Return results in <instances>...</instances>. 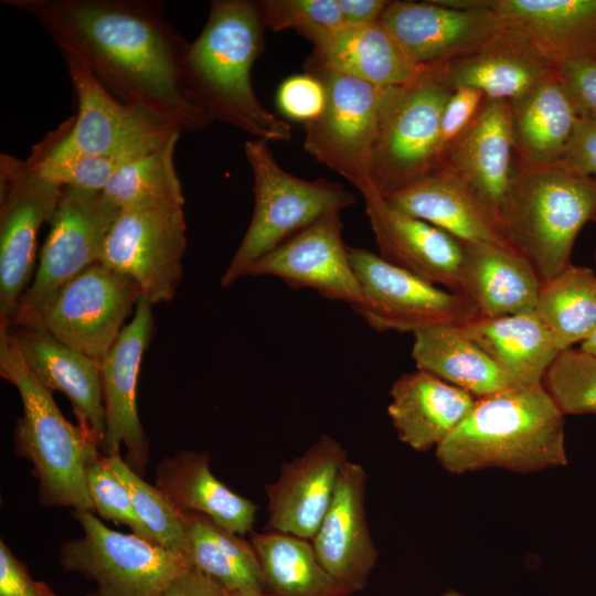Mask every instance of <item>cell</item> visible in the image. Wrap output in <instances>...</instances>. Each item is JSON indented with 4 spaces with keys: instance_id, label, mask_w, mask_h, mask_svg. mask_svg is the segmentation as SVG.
I'll return each instance as SVG.
<instances>
[{
    "instance_id": "obj_3",
    "label": "cell",
    "mask_w": 596,
    "mask_h": 596,
    "mask_svg": "<svg viewBox=\"0 0 596 596\" xmlns=\"http://www.w3.org/2000/svg\"><path fill=\"white\" fill-rule=\"evenodd\" d=\"M439 465L462 475L486 469L538 472L567 464L564 415L543 385H519L477 398L435 449Z\"/></svg>"
},
{
    "instance_id": "obj_37",
    "label": "cell",
    "mask_w": 596,
    "mask_h": 596,
    "mask_svg": "<svg viewBox=\"0 0 596 596\" xmlns=\"http://www.w3.org/2000/svg\"><path fill=\"white\" fill-rule=\"evenodd\" d=\"M180 132H173L156 148L123 166L108 181L104 195L119 209L147 200L184 205L174 166Z\"/></svg>"
},
{
    "instance_id": "obj_25",
    "label": "cell",
    "mask_w": 596,
    "mask_h": 596,
    "mask_svg": "<svg viewBox=\"0 0 596 596\" xmlns=\"http://www.w3.org/2000/svg\"><path fill=\"white\" fill-rule=\"evenodd\" d=\"M393 207L423 220L464 244H508L497 214L446 164L384 198Z\"/></svg>"
},
{
    "instance_id": "obj_1",
    "label": "cell",
    "mask_w": 596,
    "mask_h": 596,
    "mask_svg": "<svg viewBox=\"0 0 596 596\" xmlns=\"http://www.w3.org/2000/svg\"><path fill=\"white\" fill-rule=\"evenodd\" d=\"M34 18L63 56L84 65L120 103L182 132L212 121L188 99L190 43L158 0H2Z\"/></svg>"
},
{
    "instance_id": "obj_41",
    "label": "cell",
    "mask_w": 596,
    "mask_h": 596,
    "mask_svg": "<svg viewBox=\"0 0 596 596\" xmlns=\"http://www.w3.org/2000/svg\"><path fill=\"white\" fill-rule=\"evenodd\" d=\"M265 28L272 31L292 29L304 38L343 24L337 0L258 1Z\"/></svg>"
},
{
    "instance_id": "obj_30",
    "label": "cell",
    "mask_w": 596,
    "mask_h": 596,
    "mask_svg": "<svg viewBox=\"0 0 596 596\" xmlns=\"http://www.w3.org/2000/svg\"><path fill=\"white\" fill-rule=\"evenodd\" d=\"M156 483L182 513L203 514L242 536L253 531L257 505L212 473L206 451L183 450L163 459L157 468Z\"/></svg>"
},
{
    "instance_id": "obj_52",
    "label": "cell",
    "mask_w": 596,
    "mask_h": 596,
    "mask_svg": "<svg viewBox=\"0 0 596 596\" xmlns=\"http://www.w3.org/2000/svg\"><path fill=\"white\" fill-rule=\"evenodd\" d=\"M86 596H94V595H93V594H88V595H86Z\"/></svg>"
},
{
    "instance_id": "obj_44",
    "label": "cell",
    "mask_w": 596,
    "mask_h": 596,
    "mask_svg": "<svg viewBox=\"0 0 596 596\" xmlns=\"http://www.w3.org/2000/svg\"><path fill=\"white\" fill-rule=\"evenodd\" d=\"M556 77L579 115L596 117V60H575L556 66Z\"/></svg>"
},
{
    "instance_id": "obj_6",
    "label": "cell",
    "mask_w": 596,
    "mask_h": 596,
    "mask_svg": "<svg viewBox=\"0 0 596 596\" xmlns=\"http://www.w3.org/2000/svg\"><path fill=\"white\" fill-rule=\"evenodd\" d=\"M244 152L254 178V211L221 277L222 287L247 276L257 260L320 219L341 213L356 202L355 195L341 183L305 180L284 170L265 140H247Z\"/></svg>"
},
{
    "instance_id": "obj_28",
    "label": "cell",
    "mask_w": 596,
    "mask_h": 596,
    "mask_svg": "<svg viewBox=\"0 0 596 596\" xmlns=\"http://www.w3.org/2000/svg\"><path fill=\"white\" fill-rule=\"evenodd\" d=\"M476 401L471 394L416 369L392 384L387 415L403 444L427 451L436 449L465 421Z\"/></svg>"
},
{
    "instance_id": "obj_17",
    "label": "cell",
    "mask_w": 596,
    "mask_h": 596,
    "mask_svg": "<svg viewBox=\"0 0 596 596\" xmlns=\"http://www.w3.org/2000/svg\"><path fill=\"white\" fill-rule=\"evenodd\" d=\"M152 306L140 297L131 320L102 360L106 426L102 450L107 457L120 455L124 444L128 465L137 472H143L148 461V439L137 408V386L141 361L155 332Z\"/></svg>"
},
{
    "instance_id": "obj_8",
    "label": "cell",
    "mask_w": 596,
    "mask_h": 596,
    "mask_svg": "<svg viewBox=\"0 0 596 596\" xmlns=\"http://www.w3.org/2000/svg\"><path fill=\"white\" fill-rule=\"evenodd\" d=\"M306 71L322 82L326 105L317 119L305 124V150L349 181L364 202L381 195L372 167L383 87L329 68L312 56Z\"/></svg>"
},
{
    "instance_id": "obj_9",
    "label": "cell",
    "mask_w": 596,
    "mask_h": 596,
    "mask_svg": "<svg viewBox=\"0 0 596 596\" xmlns=\"http://www.w3.org/2000/svg\"><path fill=\"white\" fill-rule=\"evenodd\" d=\"M141 296L139 286L131 278L97 263L10 326L39 329L102 361L117 341Z\"/></svg>"
},
{
    "instance_id": "obj_20",
    "label": "cell",
    "mask_w": 596,
    "mask_h": 596,
    "mask_svg": "<svg viewBox=\"0 0 596 596\" xmlns=\"http://www.w3.org/2000/svg\"><path fill=\"white\" fill-rule=\"evenodd\" d=\"M365 493L364 468L348 459L330 507L310 540L321 565L351 595L365 587L379 560L368 524Z\"/></svg>"
},
{
    "instance_id": "obj_10",
    "label": "cell",
    "mask_w": 596,
    "mask_h": 596,
    "mask_svg": "<svg viewBox=\"0 0 596 596\" xmlns=\"http://www.w3.org/2000/svg\"><path fill=\"white\" fill-rule=\"evenodd\" d=\"M83 536L62 544L60 562L95 583L94 596H161L191 568L184 555L134 533L106 526L94 512L74 510Z\"/></svg>"
},
{
    "instance_id": "obj_7",
    "label": "cell",
    "mask_w": 596,
    "mask_h": 596,
    "mask_svg": "<svg viewBox=\"0 0 596 596\" xmlns=\"http://www.w3.org/2000/svg\"><path fill=\"white\" fill-rule=\"evenodd\" d=\"M446 64L423 66L409 82L383 87L372 175L385 198L436 166L444 107L454 92Z\"/></svg>"
},
{
    "instance_id": "obj_15",
    "label": "cell",
    "mask_w": 596,
    "mask_h": 596,
    "mask_svg": "<svg viewBox=\"0 0 596 596\" xmlns=\"http://www.w3.org/2000/svg\"><path fill=\"white\" fill-rule=\"evenodd\" d=\"M63 57L77 97L78 113L35 145L39 150L53 155L107 156L159 142L180 132L120 103L84 65Z\"/></svg>"
},
{
    "instance_id": "obj_36",
    "label": "cell",
    "mask_w": 596,
    "mask_h": 596,
    "mask_svg": "<svg viewBox=\"0 0 596 596\" xmlns=\"http://www.w3.org/2000/svg\"><path fill=\"white\" fill-rule=\"evenodd\" d=\"M534 312L550 331L560 351L584 342L596 328V274L570 264L543 281Z\"/></svg>"
},
{
    "instance_id": "obj_19",
    "label": "cell",
    "mask_w": 596,
    "mask_h": 596,
    "mask_svg": "<svg viewBox=\"0 0 596 596\" xmlns=\"http://www.w3.org/2000/svg\"><path fill=\"white\" fill-rule=\"evenodd\" d=\"M348 454L333 437L322 434L302 455L281 465L268 483L267 530L311 540L334 494Z\"/></svg>"
},
{
    "instance_id": "obj_53",
    "label": "cell",
    "mask_w": 596,
    "mask_h": 596,
    "mask_svg": "<svg viewBox=\"0 0 596 596\" xmlns=\"http://www.w3.org/2000/svg\"><path fill=\"white\" fill-rule=\"evenodd\" d=\"M593 222H596V215H595V217H594V221H593Z\"/></svg>"
},
{
    "instance_id": "obj_27",
    "label": "cell",
    "mask_w": 596,
    "mask_h": 596,
    "mask_svg": "<svg viewBox=\"0 0 596 596\" xmlns=\"http://www.w3.org/2000/svg\"><path fill=\"white\" fill-rule=\"evenodd\" d=\"M556 67L519 30L507 26L476 52L446 64L454 88L512 103L555 75Z\"/></svg>"
},
{
    "instance_id": "obj_54",
    "label": "cell",
    "mask_w": 596,
    "mask_h": 596,
    "mask_svg": "<svg viewBox=\"0 0 596 596\" xmlns=\"http://www.w3.org/2000/svg\"><path fill=\"white\" fill-rule=\"evenodd\" d=\"M594 256H595V260H596V252H595V255H594Z\"/></svg>"
},
{
    "instance_id": "obj_51",
    "label": "cell",
    "mask_w": 596,
    "mask_h": 596,
    "mask_svg": "<svg viewBox=\"0 0 596 596\" xmlns=\"http://www.w3.org/2000/svg\"><path fill=\"white\" fill-rule=\"evenodd\" d=\"M438 596H469L456 589H447Z\"/></svg>"
},
{
    "instance_id": "obj_43",
    "label": "cell",
    "mask_w": 596,
    "mask_h": 596,
    "mask_svg": "<svg viewBox=\"0 0 596 596\" xmlns=\"http://www.w3.org/2000/svg\"><path fill=\"white\" fill-rule=\"evenodd\" d=\"M486 99L485 94L476 88L454 89L440 117L436 166L472 123Z\"/></svg>"
},
{
    "instance_id": "obj_12",
    "label": "cell",
    "mask_w": 596,
    "mask_h": 596,
    "mask_svg": "<svg viewBox=\"0 0 596 596\" xmlns=\"http://www.w3.org/2000/svg\"><path fill=\"white\" fill-rule=\"evenodd\" d=\"M361 300L352 309L374 330L412 332L464 326L478 317L461 295L430 284L361 247H349Z\"/></svg>"
},
{
    "instance_id": "obj_11",
    "label": "cell",
    "mask_w": 596,
    "mask_h": 596,
    "mask_svg": "<svg viewBox=\"0 0 596 596\" xmlns=\"http://www.w3.org/2000/svg\"><path fill=\"white\" fill-rule=\"evenodd\" d=\"M183 206L147 200L120 209L104 240L99 263L131 278L153 306L171 301L183 275Z\"/></svg>"
},
{
    "instance_id": "obj_33",
    "label": "cell",
    "mask_w": 596,
    "mask_h": 596,
    "mask_svg": "<svg viewBox=\"0 0 596 596\" xmlns=\"http://www.w3.org/2000/svg\"><path fill=\"white\" fill-rule=\"evenodd\" d=\"M515 159L536 167L555 166L573 135L579 113L555 75L510 103Z\"/></svg>"
},
{
    "instance_id": "obj_26",
    "label": "cell",
    "mask_w": 596,
    "mask_h": 596,
    "mask_svg": "<svg viewBox=\"0 0 596 596\" xmlns=\"http://www.w3.org/2000/svg\"><path fill=\"white\" fill-rule=\"evenodd\" d=\"M542 283L531 263L509 244H464L456 292L475 306L478 317L533 311Z\"/></svg>"
},
{
    "instance_id": "obj_2",
    "label": "cell",
    "mask_w": 596,
    "mask_h": 596,
    "mask_svg": "<svg viewBox=\"0 0 596 596\" xmlns=\"http://www.w3.org/2000/svg\"><path fill=\"white\" fill-rule=\"evenodd\" d=\"M258 1L214 0L206 23L189 45L183 66L185 96L211 121L234 126L255 139L288 141L289 124L255 95L251 71L264 47Z\"/></svg>"
},
{
    "instance_id": "obj_35",
    "label": "cell",
    "mask_w": 596,
    "mask_h": 596,
    "mask_svg": "<svg viewBox=\"0 0 596 596\" xmlns=\"http://www.w3.org/2000/svg\"><path fill=\"white\" fill-rule=\"evenodd\" d=\"M265 590L273 596H351L321 565L310 540L267 530L251 532Z\"/></svg>"
},
{
    "instance_id": "obj_40",
    "label": "cell",
    "mask_w": 596,
    "mask_h": 596,
    "mask_svg": "<svg viewBox=\"0 0 596 596\" xmlns=\"http://www.w3.org/2000/svg\"><path fill=\"white\" fill-rule=\"evenodd\" d=\"M87 486L95 511L103 519L127 525L134 534L155 543L149 530L138 517L126 486L105 455L100 454L89 465Z\"/></svg>"
},
{
    "instance_id": "obj_47",
    "label": "cell",
    "mask_w": 596,
    "mask_h": 596,
    "mask_svg": "<svg viewBox=\"0 0 596 596\" xmlns=\"http://www.w3.org/2000/svg\"><path fill=\"white\" fill-rule=\"evenodd\" d=\"M161 596H225L215 581L191 567L177 577Z\"/></svg>"
},
{
    "instance_id": "obj_16",
    "label": "cell",
    "mask_w": 596,
    "mask_h": 596,
    "mask_svg": "<svg viewBox=\"0 0 596 596\" xmlns=\"http://www.w3.org/2000/svg\"><path fill=\"white\" fill-rule=\"evenodd\" d=\"M380 22L416 66L469 55L508 26L496 13L432 1H391Z\"/></svg>"
},
{
    "instance_id": "obj_23",
    "label": "cell",
    "mask_w": 596,
    "mask_h": 596,
    "mask_svg": "<svg viewBox=\"0 0 596 596\" xmlns=\"http://www.w3.org/2000/svg\"><path fill=\"white\" fill-rule=\"evenodd\" d=\"M10 331L29 371L44 387L68 397L78 425L102 449L106 433L102 361L35 328L10 326Z\"/></svg>"
},
{
    "instance_id": "obj_48",
    "label": "cell",
    "mask_w": 596,
    "mask_h": 596,
    "mask_svg": "<svg viewBox=\"0 0 596 596\" xmlns=\"http://www.w3.org/2000/svg\"><path fill=\"white\" fill-rule=\"evenodd\" d=\"M343 24L361 25L379 22L391 1L337 0Z\"/></svg>"
},
{
    "instance_id": "obj_24",
    "label": "cell",
    "mask_w": 596,
    "mask_h": 596,
    "mask_svg": "<svg viewBox=\"0 0 596 596\" xmlns=\"http://www.w3.org/2000/svg\"><path fill=\"white\" fill-rule=\"evenodd\" d=\"M438 164L457 173L499 219L515 166L510 103L487 98Z\"/></svg>"
},
{
    "instance_id": "obj_4",
    "label": "cell",
    "mask_w": 596,
    "mask_h": 596,
    "mask_svg": "<svg viewBox=\"0 0 596 596\" xmlns=\"http://www.w3.org/2000/svg\"><path fill=\"white\" fill-rule=\"evenodd\" d=\"M0 375L21 397L23 412L14 426V450L33 466L40 503L95 512L87 470L100 456V447L78 424L64 417L52 392L29 371L10 326H0Z\"/></svg>"
},
{
    "instance_id": "obj_42",
    "label": "cell",
    "mask_w": 596,
    "mask_h": 596,
    "mask_svg": "<svg viewBox=\"0 0 596 596\" xmlns=\"http://www.w3.org/2000/svg\"><path fill=\"white\" fill-rule=\"evenodd\" d=\"M277 105L286 117L308 124L321 115L326 105V88L309 72L292 75L279 86Z\"/></svg>"
},
{
    "instance_id": "obj_50",
    "label": "cell",
    "mask_w": 596,
    "mask_h": 596,
    "mask_svg": "<svg viewBox=\"0 0 596 596\" xmlns=\"http://www.w3.org/2000/svg\"><path fill=\"white\" fill-rule=\"evenodd\" d=\"M225 596H273L268 594L266 590L259 589V590H245V592H226Z\"/></svg>"
},
{
    "instance_id": "obj_21",
    "label": "cell",
    "mask_w": 596,
    "mask_h": 596,
    "mask_svg": "<svg viewBox=\"0 0 596 596\" xmlns=\"http://www.w3.org/2000/svg\"><path fill=\"white\" fill-rule=\"evenodd\" d=\"M458 8H480L522 32L556 67L596 60V0H440Z\"/></svg>"
},
{
    "instance_id": "obj_22",
    "label": "cell",
    "mask_w": 596,
    "mask_h": 596,
    "mask_svg": "<svg viewBox=\"0 0 596 596\" xmlns=\"http://www.w3.org/2000/svg\"><path fill=\"white\" fill-rule=\"evenodd\" d=\"M379 255L386 262L456 292L464 244L445 231L390 205L379 195L365 201Z\"/></svg>"
},
{
    "instance_id": "obj_31",
    "label": "cell",
    "mask_w": 596,
    "mask_h": 596,
    "mask_svg": "<svg viewBox=\"0 0 596 596\" xmlns=\"http://www.w3.org/2000/svg\"><path fill=\"white\" fill-rule=\"evenodd\" d=\"M413 336L412 358L416 368L476 398L519 386L466 333L462 326H438Z\"/></svg>"
},
{
    "instance_id": "obj_49",
    "label": "cell",
    "mask_w": 596,
    "mask_h": 596,
    "mask_svg": "<svg viewBox=\"0 0 596 596\" xmlns=\"http://www.w3.org/2000/svg\"><path fill=\"white\" fill-rule=\"evenodd\" d=\"M579 348L588 353L596 355V328L593 333L584 342L581 343Z\"/></svg>"
},
{
    "instance_id": "obj_38",
    "label": "cell",
    "mask_w": 596,
    "mask_h": 596,
    "mask_svg": "<svg viewBox=\"0 0 596 596\" xmlns=\"http://www.w3.org/2000/svg\"><path fill=\"white\" fill-rule=\"evenodd\" d=\"M107 457V456H106ZM110 467L126 486L134 508L155 543L184 555L185 513L180 512L157 487L145 481L120 455L107 457Z\"/></svg>"
},
{
    "instance_id": "obj_14",
    "label": "cell",
    "mask_w": 596,
    "mask_h": 596,
    "mask_svg": "<svg viewBox=\"0 0 596 596\" xmlns=\"http://www.w3.org/2000/svg\"><path fill=\"white\" fill-rule=\"evenodd\" d=\"M119 210L103 191L63 188L38 268L11 323L83 270L99 263L104 240Z\"/></svg>"
},
{
    "instance_id": "obj_5",
    "label": "cell",
    "mask_w": 596,
    "mask_h": 596,
    "mask_svg": "<svg viewBox=\"0 0 596 596\" xmlns=\"http://www.w3.org/2000/svg\"><path fill=\"white\" fill-rule=\"evenodd\" d=\"M595 215V178L515 159L499 223L507 243L531 263L542 281L572 264L576 237Z\"/></svg>"
},
{
    "instance_id": "obj_18",
    "label": "cell",
    "mask_w": 596,
    "mask_h": 596,
    "mask_svg": "<svg viewBox=\"0 0 596 596\" xmlns=\"http://www.w3.org/2000/svg\"><path fill=\"white\" fill-rule=\"evenodd\" d=\"M342 228L340 213L329 214L257 260L247 276H274L291 289H312L353 308L361 290Z\"/></svg>"
},
{
    "instance_id": "obj_46",
    "label": "cell",
    "mask_w": 596,
    "mask_h": 596,
    "mask_svg": "<svg viewBox=\"0 0 596 596\" xmlns=\"http://www.w3.org/2000/svg\"><path fill=\"white\" fill-rule=\"evenodd\" d=\"M0 596H57L42 581L34 579L26 566L0 541Z\"/></svg>"
},
{
    "instance_id": "obj_13",
    "label": "cell",
    "mask_w": 596,
    "mask_h": 596,
    "mask_svg": "<svg viewBox=\"0 0 596 596\" xmlns=\"http://www.w3.org/2000/svg\"><path fill=\"white\" fill-rule=\"evenodd\" d=\"M63 188L41 175L26 160L1 153L0 326H10L31 283L38 233L51 222Z\"/></svg>"
},
{
    "instance_id": "obj_34",
    "label": "cell",
    "mask_w": 596,
    "mask_h": 596,
    "mask_svg": "<svg viewBox=\"0 0 596 596\" xmlns=\"http://www.w3.org/2000/svg\"><path fill=\"white\" fill-rule=\"evenodd\" d=\"M185 558L226 592L265 590L260 563L244 536L200 513H185Z\"/></svg>"
},
{
    "instance_id": "obj_29",
    "label": "cell",
    "mask_w": 596,
    "mask_h": 596,
    "mask_svg": "<svg viewBox=\"0 0 596 596\" xmlns=\"http://www.w3.org/2000/svg\"><path fill=\"white\" fill-rule=\"evenodd\" d=\"M312 57L324 66L377 87L403 85L422 70L406 55L392 33L379 21L342 24L307 39Z\"/></svg>"
},
{
    "instance_id": "obj_32",
    "label": "cell",
    "mask_w": 596,
    "mask_h": 596,
    "mask_svg": "<svg viewBox=\"0 0 596 596\" xmlns=\"http://www.w3.org/2000/svg\"><path fill=\"white\" fill-rule=\"evenodd\" d=\"M462 328L519 385H542L558 353L534 310L497 318L477 317Z\"/></svg>"
},
{
    "instance_id": "obj_45",
    "label": "cell",
    "mask_w": 596,
    "mask_h": 596,
    "mask_svg": "<svg viewBox=\"0 0 596 596\" xmlns=\"http://www.w3.org/2000/svg\"><path fill=\"white\" fill-rule=\"evenodd\" d=\"M557 166L570 172L596 179V117L579 115Z\"/></svg>"
},
{
    "instance_id": "obj_39",
    "label": "cell",
    "mask_w": 596,
    "mask_h": 596,
    "mask_svg": "<svg viewBox=\"0 0 596 596\" xmlns=\"http://www.w3.org/2000/svg\"><path fill=\"white\" fill-rule=\"evenodd\" d=\"M542 385L564 416L596 414V355L574 347L560 351Z\"/></svg>"
}]
</instances>
